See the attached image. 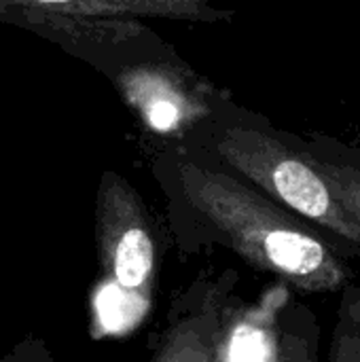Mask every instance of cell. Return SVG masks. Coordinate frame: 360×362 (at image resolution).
<instances>
[{
	"mask_svg": "<svg viewBox=\"0 0 360 362\" xmlns=\"http://www.w3.org/2000/svg\"><path fill=\"white\" fill-rule=\"evenodd\" d=\"M216 151L227 165L261 187L280 206L335 233L360 252V221L314 168L312 157L250 127L223 129L216 138Z\"/></svg>",
	"mask_w": 360,
	"mask_h": 362,
	"instance_id": "cell-3",
	"label": "cell"
},
{
	"mask_svg": "<svg viewBox=\"0 0 360 362\" xmlns=\"http://www.w3.org/2000/svg\"><path fill=\"white\" fill-rule=\"evenodd\" d=\"M280 362H318L316 358V325L308 316L306 327H282V361Z\"/></svg>",
	"mask_w": 360,
	"mask_h": 362,
	"instance_id": "cell-9",
	"label": "cell"
},
{
	"mask_svg": "<svg viewBox=\"0 0 360 362\" xmlns=\"http://www.w3.org/2000/svg\"><path fill=\"white\" fill-rule=\"evenodd\" d=\"M0 362H55L47 344L36 335H25L21 341H17Z\"/></svg>",
	"mask_w": 360,
	"mask_h": 362,
	"instance_id": "cell-11",
	"label": "cell"
},
{
	"mask_svg": "<svg viewBox=\"0 0 360 362\" xmlns=\"http://www.w3.org/2000/svg\"><path fill=\"white\" fill-rule=\"evenodd\" d=\"M344 318H346L356 331H360V295H356V297H352V299L346 301V305H344Z\"/></svg>",
	"mask_w": 360,
	"mask_h": 362,
	"instance_id": "cell-12",
	"label": "cell"
},
{
	"mask_svg": "<svg viewBox=\"0 0 360 362\" xmlns=\"http://www.w3.org/2000/svg\"><path fill=\"white\" fill-rule=\"evenodd\" d=\"M178 178L189 204L250 265L306 293H337L350 284L344 259L282 206L229 174L191 161L180 163Z\"/></svg>",
	"mask_w": 360,
	"mask_h": 362,
	"instance_id": "cell-1",
	"label": "cell"
},
{
	"mask_svg": "<svg viewBox=\"0 0 360 362\" xmlns=\"http://www.w3.org/2000/svg\"><path fill=\"white\" fill-rule=\"evenodd\" d=\"M312 163L331 185L335 195L360 221V170L350 168V165H335V163L318 161V159H312Z\"/></svg>",
	"mask_w": 360,
	"mask_h": 362,
	"instance_id": "cell-8",
	"label": "cell"
},
{
	"mask_svg": "<svg viewBox=\"0 0 360 362\" xmlns=\"http://www.w3.org/2000/svg\"><path fill=\"white\" fill-rule=\"evenodd\" d=\"M291 305L286 282L269 286L257 303L223 308L212 341V362L282 361V314Z\"/></svg>",
	"mask_w": 360,
	"mask_h": 362,
	"instance_id": "cell-4",
	"label": "cell"
},
{
	"mask_svg": "<svg viewBox=\"0 0 360 362\" xmlns=\"http://www.w3.org/2000/svg\"><path fill=\"white\" fill-rule=\"evenodd\" d=\"M15 4H13V0H0V13H6V11H11Z\"/></svg>",
	"mask_w": 360,
	"mask_h": 362,
	"instance_id": "cell-13",
	"label": "cell"
},
{
	"mask_svg": "<svg viewBox=\"0 0 360 362\" xmlns=\"http://www.w3.org/2000/svg\"><path fill=\"white\" fill-rule=\"evenodd\" d=\"M223 308L221 295L208 291L168 327L151 362H212V341Z\"/></svg>",
	"mask_w": 360,
	"mask_h": 362,
	"instance_id": "cell-6",
	"label": "cell"
},
{
	"mask_svg": "<svg viewBox=\"0 0 360 362\" xmlns=\"http://www.w3.org/2000/svg\"><path fill=\"white\" fill-rule=\"evenodd\" d=\"M100 282L91 297L93 335H125L151 312L159 276V240L142 197L119 174L104 172L95 197Z\"/></svg>",
	"mask_w": 360,
	"mask_h": 362,
	"instance_id": "cell-2",
	"label": "cell"
},
{
	"mask_svg": "<svg viewBox=\"0 0 360 362\" xmlns=\"http://www.w3.org/2000/svg\"><path fill=\"white\" fill-rule=\"evenodd\" d=\"M119 87H123L127 102L136 106V110L142 115L146 125L161 134L180 132L204 112V108L195 104L193 98L187 95L185 91L159 89L157 70L127 72L119 81Z\"/></svg>",
	"mask_w": 360,
	"mask_h": 362,
	"instance_id": "cell-7",
	"label": "cell"
},
{
	"mask_svg": "<svg viewBox=\"0 0 360 362\" xmlns=\"http://www.w3.org/2000/svg\"><path fill=\"white\" fill-rule=\"evenodd\" d=\"M15 6L66 17H168L187 21H229L231 11L202 0H13Z\"/></svg>",
	"mask_w": 360,
	"mask_h": 362,
	"instance_id": "cell-5",
	"label": "cell"
},
{
	"mask_svg": "<svg viewBox=\"0 0 360 362\" xmlns=\"http://www.w3.org/2000/svg\"><path fill=\"white\" fill-rule=\"evenodd\" d=\"M331 362H360V331H356L346 318L339 322L333 346H331Z\"/></svg>",
	"mask_w": 360,
	"mask_h": 362,
	"instance_id": "cell-10",
	"label": "cell"
}]
</instances>
